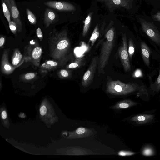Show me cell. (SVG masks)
<instances>
[{"mask_svg": "<svg viewBox=\"0 0 160 160\" xmlns=\"http://www.w3.org/2000/svg\"><path fill=\"white\" fill-rule=\"evenodd\" d=\"M105 40L102 44L97 69L99 74L105 73L104 68L108 63L111 53L115 47V29L111 27L106 32Z\"/></svg>", "mask_w": 160, "mask_h": 160, "instance_id": "1", "label": "cell"}, {"mask_svg": "<svg viewBox=\"0 0 160 160\" xmlns=\"http://www.w3.org/2000/svg\"><path fill=\"white\" fill-rule=\"evenodd\" d=\"M139 88L138 84L131 82L125 83L119 80H108L107 83L106 91L114 95H126L133 92Z\"/></svg>", "mask_w": 160, "mask_h": 160, "instance_id": "2", "label": "cell"}, {"mask_svg": "<svg viewBox=\"0 0 160 160\" xmlns=\"http://www.w3.org/2000/svg\"><path fill=\"white\" fill-rule=\"evenodd\" d=\"M139 20L143 32L155 44L160 46V32L152 23L139 18Z\"/></svg>", "mask_w": 160, "mask_h": 160, "instance_id": "3", "label": "cell"}, {"mask_svg": "<svg viewBox=\"0 0 160 160\" xmlns=\"http://www.w3.org/2000/svg\"><path fill=\"white\" fill-rule=\"evenodd\" d=\"M118 55L123 69L125 72L131 71V66L129 60L127 38L125 33H122L121 43L118 48Z\"/></svg>", "mask_w": 160, "mask_h": 160, "instance_id": "4", "label": "cell"}, {"mask_svg": "<svg viewBox=\"0 0 160 160\" xmlns=\"http://www.w3.org/2000/svg\"><path fill=\"white\" fill-rule=\"evenodd\" d=\"M98 58L99 57L96 56L92 58L88 68L83 75L81 82L83 87H88L92 83L97 68Z\"/></svg>", "mask_w": 160, "mask_h": 160, "instance_id": "5", "label": "cell"}, {"mask_svg": "<svg viewBox=\"0 0 160 160\" xmlns=\"http://www.w3.org/2000/svg\"><path fill=\"white\" fill-rule=\"evenodd\" d=\"M11 14L12 20L16 24L18 29L22 28V23L19 11L14 0H4Z\"/></svg>", "mask_w": 160, "mask_h": 160, "instance_id": "6", "label": "cell"}, {"mask_svg": "<svg viewBox=\"0 0 160 160\" xmlns=\"http://www.w3.org/2000/svg\"><path fill=\"white\" fill-rule=\"evenodd\" d=\"M132 2L129 0H107L104 3L110 11L112 12L122 7L130 9L132 8Z\"/></svg>", "mask_w": 160, "mask_h": 160, "instance_id": "7", "label": "cell"}, {"mask_svg": "<svg viewBox=\"0 0 160 160\" xmlns=\"http://www.w3.org/2000/svg\"><path fill=\"white\" fill-rule=\"evenodd\" d=\"M44 4L46 6L59 11H73L76 10L73 5L67 2L50 1L45 2Z\"/></svg>", "mask_w": 160, "mask_h": 160, "instance_id": "8", "label": "cell"}, {"mask_svg": "<svg viewBox=\"0 0 160 160\" xmlns=\"http://www.w3.org/2000/svg\"><path fill=\"white\" fill-rule=\"evenodd\" d=\"M140 46L143 61L146 66H149L150 64L151 50L148 45L144 42L142 41L140 42Z\"/></svg>", "mask_w": 160, "mask_h": 160, "instance_id": "9", "label": "cell"}, {"mask_svg": "<svg viewBox=\"0 0 160 160\" xmlns=\"http://www.w3.org/2000/svg\"><path fill=\"white\" fill-rule=\"evenodd\" d=\"M153 118V115L143 114L137 115L132 118L131 120L138 124H143L151 122Z\"/></svg>", "mask_w": 160, "mask_h": 160, "instance_id": "10", "label": "cell"}, {"mask_svg": "<svg viewBox=\"0 0 160 160\" xmlns=\"http://www.w3.org/2000/svg\"><path fill=\"white\" fill-rule=\"evenodd\" d=\"M56 18V15L51 10L47 8L44 15V22L47 27H48L53 21Z\"/></svg>", "mask_w": 160, "mask_h": 160, "instance_id": "11", "label": "cell"}, {"mask_svg": "<svg viewBox=\"0 0 160 160\" xmlns=\"http://www.w3.org/2000/svg\"><path fill=\"white\" fill-rule=\"evenodd\" d=\"M136 103L130 100H125L120 101L113 107L116 110L126 109L136 104Z\"/></svg>", "mask_w": 160, "mask_h": 160, "instance_id": "12", "label": "cell"}, {"mask_svg": "<svg viewBox=\"0 0 160 160\" xmlns=\"http://www.w3.org/2000/svg\"><path fill=\"white\" fill-rule=\"evenodd\" d=\"M93 13L92 12H90L88 15L84 20L82 33L83 37L85 36L88 31Z\"/></svg>", "mask_w": 160, "mask_h": 160, "instance_id": "13", "label": "cell"}, {"mask_svg": "<svg viewBox=\"0 0 160 160\" xmlns=\"http://www.w3.org/2000/svg\"><path fill=\"white\" fill-rule=\"evenodd\" d=\"M86 62L84 58H78L73 62L70 63L68 67L71 68H78L84 65Z\"/></svg>", "mask_w": 160, "mask_h": 160, "instance_id": "14", "label": "cell"}, {"mask_svg": "<svg viewBox=\"0 0 160 160\" xmlns=\"http://www.w3.org/2000/svg\"><path fill=\"white\" fill-rule=\"evenodd\" d=\"M99 27L98 25H97L93 30L90 38V41H91V45L92 46L94 45L95 41L99 37Z\"/></svg>", "mask_w": 160, "mask_h": 160, "instance_id": "15", "label": "cell"}, {"mask_svg": "<svg viewBox=\"0 0 160 160\" xmlns=\"http://www.w3.org/2000/svg\"><path fill=\"white\" fill-rule=\"evenodd\" d=\"M1 2L4 15L8 20L9 24L11 21L10 12L4 0H1Z\"/></svg>", "mask_w": 160, "mask_h": 160, "instance_id": "16", "label": "cell"}, {"mask_svg": "<svg viewBox=\"0 0 160 160\" xmlns=\"http://www.w3.org/2000/svg\"><path fill=\"white\" fill-rule=\"evenodd\" d=\"M128 53L129 59H131L135 52V47L133 40L129 38L128 41Z\"/></svg>", "mask_w": 160, "mask_h": 160, "instance_id": "17", "label": "cell"}, {"mask_svg": "<svg viewBox=\"0 0 160 160\" xmlns=\"http://www.w3.org/2000/svg\"><path fill=\"white\" fill-rule=\"evenodd\" d=\"M26 13L28 18L29 22L32 24H35L36 23V17L33 13L28 9H26Z\"/></svg>", "mask_w": 160, "mask_h": 160, "instance_id": "18", "label": "cell"}, {"mask_svg": "<svg viewBox=\"0 0 160 160\" xmlns=\"http://www.w3.org/2000/svg\"><path fill=\"white\" fill-rule=\"evenodd\" d=\"M42 52L41 48L38 47L35 48L32 53V57L35 59L38 58L41 56Z\"/></svg>", "mask_w": 160, "mask_h": 160, "instance_id": "19", "label": "cell"}, {"mask_svg": "<svg viewBox=\"0 0 160 160\" xmlns=\"http://www.w3.org/2000/svg\"><path fill=\"white\" fill-rule=\"evenodd\" d=\"M68 41L66 39H64L58 43L57 48L59 50H63L68 48Z\"/></svg>", "mask_w": 160, "mask_h": 160, "instance_id": "20", "label": "cell"}, {"mask_svg": "<svg viewBox=\"0 0 160 160\" xmlns=\"http://www.w3.org/2000/svg\"><path fill=\"white\" fill-rule=\"evenodd\" d=\"M142 154L144 156L152 155L154 152L152 149L150 147L145 148L142 152Z\"/></svg>", "mask_w": 160, "mask_h": 160, "instance_id": "21", "label": "cell"}, {"mask_svg": "<svg viewBox=\"0 0 160 160\" xmlns=\"http://www.w3.org/2000/svg\"><path fill=\"white\" fill-rule=\"evenodd\" d=\"M22 57V55L20 53H17L12 60V63L14 65H17L19 62Z\"/></svg>", "mask_w": 160, "mask_h": 160, "instance_id": "22", "label": "cell"}, {"mask_svg": "<svg viewBox=\"0 0 160 160\" xmlns=\"http://www.w3.org/2000/svg\"><path fill=\"white\" fill-rule=\"evenodd\" d=\"M86 129L84 128H79L77 129L76 132L78 135L81 137L86 135L85 132H86Z\"/></svg>", "mask_w": 160, "mask_h": 160, "instance_id": "23", "label": "cell"}, {"mask_svg": "<svg viewBox=\"0 0 160 160\" xmlns=\"http://www.w3.org/2000/svg\"><path fill=\"white\" fill-rule=\"evenodd\" d=\"M153 84L154 85L155 88L158 91H159L160 89V70L159 71L158 76L157 80L153 83Z\"/></svg>", "mask_w": 160, "mask_h": 160, "instance_id": "24", "label": "cell"}, {"mask_svg": "<svg viewBox=\"0 0 160 160\" xmlns=\"http://www.w3.org/2000/svg\"><path fill=\"white\" fill-rule=\"evenodd\" d=\"M9 25L11 30L12 32H15L17 27L16 23L13 20L11 21L10 23L9 24Z\"/></svg>", "mask_w": 160, "mask_h": 160, "instance_id": "25", "label": "cell"}, {"mask_svg": "<svg viewBox=\"0 0 160 160\" xmlns=\"http://www.w3.org/2000/svg\"><path fill=\"white\" fill-rule=\"evenodd\" d=\"M135 154L134 152L130 151H121L119 155L121 156H130Z\"/></svg>", "mask_w": 160, "mask_h": 160, "instance_id": "26", "label": "cell"}, {"mask_svg": "<svg viewBox=\"0 0 160 160\" xmlns=\"http://www.w3.org/2000/svg\"><path fill=\"white\" fill-rule=\"evenodd\" d=\"M35 76V74L32 72L26 74L25 76V78L27 80H29L33 78Z\"/></svg>", "mask_w": 160, "mask_h": 160, "instance_id": "27", "label": "cell"}, {"mask_svg": "<svg viewBox=\"0 0 160 160\" xmlns=\"http://www.w3.org/2000/svg\"><path fill=\"white\" fill-rule=\"evenodd\" d=\"M152 18L154 21L160 22V12H158L153 15Z\"/></svg>", "mask_w": 160, "mask_h": 160, "instance_id": "28", "label": "cell"}, {"mask_svg": "<svg viewBox=\"0 0 160 160\" xmlns=\"http://www.w3.org/2000/svg\"><path fill=\"white\" fill-rule=\"evenodd\" d=\"M61 75L64 77H67L68 76L69 74L68 72L65 70L62 69L60 71Z\"/></svg>", "mask_w": 160, "mask_h": 160, "instance_id": "29", "label": "cell"}, {"mask_svg": "<svg viewBox=\"0 0 160 160\" xmlns=\"http://www.w3.org/2000/svg\"><path fill=\"white\" fill-rule=\"evenodd\" d=\"M47 112V109L46 107L44 106H43L41 107L40 109V114L42 115H44Z\"/></svg>", "mask_w": 160, "mask_h": 160, "instance_id": "30", "label": "cell"}, {"mask_svg": "<svg viewBox=\"0 0 160 160\" xmlns=\"http://www.w3.org/2000/svg\"><path fill=\"white\" fill-rule=\"evenodd\" d=\"M36 34L38 37L39 38H41L42 37V33L41 29L39 28L36 30Z\"/></svg>", "mask_w": 160, "mask_h": 160, "instance_id": "31", "label": "cell"}, {"mask_svg": "<svg viewBox=\"0 0 160 160\" xmlns=\"http://www.w3.org/2000/svg\"><path fill=\"white\" fill-rule=\"evenodd\" d=\"M135 76L136 77H138L142 76V72L139 69L137 70L135 72Z\"/></svg>", "mask_w": 160, "mask_h": 160, "instance_id": "32", "label": "cell"}, {"mask_svg": "<svg viewBox=\"0 0 160 160\" xmlns=\"http://www.w3.org/2000/svg\"><path fill=\"white\" fill-rule=\"evenodd\" d=\"M47 63L50 65L52 66H55L58 65V63L53 61H48L47 62Z\"/></svg>", "mask_w": 160, "mask_h": 160, "instance_id": "33", "label": "cell"}, {"mask_svg": "<svg viewBox=\"0 0 160 160\" xmlns=\"http://www.w3.org/2000/svg\"><path fill=\"white\" fill-rule=\"evenodd\" d=\"M2 119H5L7 117V113L5 111H3L2 113Z\"/></svg>", "mask_w": 160, "mask_h": 160, "instance_id": "34", "label": "cell"}, {"mask_svg": "<svg viewBox=\"0 0 160 160\" xmlns=\"http://www.w3.org/2000/svg\"><path fill=\"white\" fill-rule=\"evenodd\" d=\"M4 68L7 71L10 70L11 69V68L10 66L7 64H5L4 66Z\"/></svg>", "mask_w": 160, "mask_h": 160, "instance_id": "35", "label": "cell"}, {"mask_svg": "<svg viewBox=\"0 0 160 160\" xmlns=\"http://www.w3.org/2000/svg\"><path fill=\"white\" fill-rule=\"evenodd\" d=\"M4 39L3 38H1L0 39V46H2L4 42Z\"/></svg>", "mask_w": 160, "mask_h": 160, "instance_id": "36", "label": "cell"}, {"mask_svg": "<svg viewBox=\"0 0 160 160\" xmlns=\"http://www.w3.org/2000/svg\"><path fill=\"white\" fill-rule=\"evenodd\" d=\"M98 0V1L100 2H105L107 0Z\"/></svg>", "mask_w": 160, "mask_h": 160, "instance_id": "37", "label": "cell"}, {"mask_svg": "<svg viewBox=\"0 0 160 160\" xmlns=\"http://www.w3.org/2000/svg\"><path fill=\"white\" fill-rule=\"evenodd\" d=\"M31 44H34L35 42L33 41H32L30 42Z\"/></svg>", "mask_w": 160, "mask_h": 160, "instance_id": "38", "label": "cell"}, {"mask_svg": "<svg viewBox=\"0 0 160 160\" xmlns=\"http://www.w3.org/2000/svg\"><path fill=\"white\" fill-rule=\"evenodd\" d=\"M130 1H131L132 2L133 0H129Z\"/></svg>", "mask_w": 160, "mask_h": 160, "instance_id": "39", "label": "cell"}]
</instances>
